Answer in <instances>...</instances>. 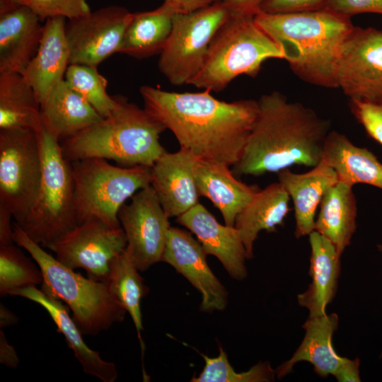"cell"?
<instances>
[{"instance_id": "cell-43", "label": "cell", "mask_w": 382, "mask_h": 382, "mask_svg": "<svg viewBox=\"0 0 382 382\" xmlns=\"http://www.w3.org/2000/svg\"><path fill=\"white\" fill-rule=\"evenodd\" d=\"M12 214L6 209L0 207V245L15 243L13 239Z\"/></svg>"}, {"instance_id": "cell-2", "label": "cell", "mask_w": 382, "mask_h": 382, "mask_svg": "<svg viewBox=\"0 0 382 382\" xmlns=\"http://www.w3.org/2000/svg\"><path fill=\"white\" fill-rule=\"evenodd\" d=\"M236 175L279 173L294 165L313 168L321 161L330 123L313 110L278 91L262 95Z\"/></svg>"}, {"instance_id": "cell-22", "label": "cell", "mask_w": 382, "mask_h": 382, "mask_svg": "<svg viewBox=\"0 0 382 382\" xmlns=\"http://www.w3.org/2000/svg\"><path fill=\"white\" fill-rule=\"evenodd\" d=\"M40 21L25 6L0 15V74H21L26 68L40 43Z\"/></svg>"}, {"instance_id": "cell-18", "label": "cell", "mask_w": 382, "mask_h": 382, "mask_svg": "<svg viewBox=\"0 0 382 382\" xmlns=\"http://www.w3.org/2000/svg\"><path fill=\"white\" fill-rule=\"evenodd\" d=\"M66 23V18L61 16L46 20L37 53L21 73L34 90L40 106L52 91L64 80L69 65Z\"/></svg>"}, {"instance_id": "cell-3", "label": "cell", "mask_w": 382, "mask_h": 382, "mask_svg": "<svg viewBox=\"0 0 382 382\" xmlns=\"http://www.w3.org/2000/svg\"><path fill=\"white\" fill-rule=\"evenodd\" d=\"M255 20L279 45L294 74L303 81L337 88L335 69L342 42L354 28L351 17L325 8L268 14Z\"/></svg>"}, {"instance_id": "cell-4", "label": "cell", "mask_w": 382, "mask_h": 382, "mask_svg": "<svg viewBox=\"0 0 382 382\" xmlns=\"http://www.w3.org/2000/svg\"><path fill=\"white\" fill-rule=\"evenodd\" d=\"M115 98L108 116L59 141L67 160L100 158L125 166L152 167L166 151L159 141L165 125L126 97Z\"/></svg>"}, {"instance_id": "cell-28", "label": "cell", "mask_w": 382, "mask_h": 382, "mask_svg": "<svg viewBox=\"0 0 382 382\" xmlns=\"http://www.w3.org/2000/svg\"><path fill=\"white\" fill-rule=\"evenodd\" d=\"M353 187L337 182L325 192L314 231L329 240L342 255L357 230V204Z\"/></svg>"}, {"instance_id": "cell-19", "label": "cell", "mask_w": 382, "mask_h": 382, "mask_svg": "<svg viewBox=\"0 0 382 382\" xmlns=\"http://www.w3.org/2000/svg\"><path fill=\"white\" fill-rule=\"evenodd\" d=\"M278 182L294 204L295 237L301 238L308 236L314 231L316 210L325 192L338 182L336 173L322 160L303 173L284 169L278 173Z\"/></svg>"}, {"instance_id": "cell-42", "label": "cell", "mask_w": 382, "mask_h": 382, "mask_svg": "<svg viewBox=\"0 0 382 382\" xmlns=\"http://www.w3.org/2000/svg\"><path fill=\"white\" fill-rule=\"evenodd\" d=\"M263 0H222L231 13L255 15Z\"/></svg>"}, {"instance_id": "cell-24", "label": "cell", "mask_w": 382, "mask_h": 382, "mask_svg": "<svg viewBox=\"0 0 382 382\" xmlns=\"http://www.w3.org/2000/svg\"><path fill=\"white\" fill-rule=\"evenodd\" d=\"M196 180L200 196L212 202L230 226H234L237 215L260 190L257 185L238 180L228 166L199 159Z\"/></svg>"}, {"instance_id": "cell-11", "label": "cell", "mask_w": 382, "mask_h": 382, "mask_svg": "<svg viewBox=\"0 0 382 382\" xmlns=\"http://www.w3.org/2000/svg\"><path fill=\"white\" fill-rule=\"evenodd\" d=\"M127 241L122 227L113 228L96 218L76 225L47 248L66 267L82 268L88 277L105 282L111 260L127 247Z\"/></svg>"}, {"instance_id": "cell-31", "label": "cell", "mask_w": 382, "mask_h": 382, "mask_svg": "<svg viewBox=\"0 0 382 382\" xmlns=\"http://www.w3.org/2000/svg\"><path fill=\"white\" fill-rule=\"evenodd\" d=\"M139 269L125 248L110 262L106 283L111 294L130 315L136 328L141 347L143 330L141 301L149 291Z\"/></svg>"}, {"instance_id": "cell-17", "label": "cell", "mask_w": 382, "mask_h": 382, "mask_svg": "<svg viewBox=\"0 0 382 382\" xmlns=\"http://www.w3.org/2000/svg\"><path fill=\"white\" fill-rule=\"evenodd\" d=\"M176 221L197 236L207 255L219 259L231 277L238 280L246 277V252L235 226L221 224L199 202Z\"/></svg>"}, {"instance_id": "cell-14", "label": "cell", "mask_w": 382, "mask_h": 382, "mask_svg": "<svg viewBox=\"0 0 382 382\" xmlns=\"http://www.w3.org/2000/svg\"><path fill=\"white\" fill-rule=\"evenodd\" d=\"M133 13L119 6H109L68 20L65 34L70 51L69 64L98 66L118 53Z\"/></svg>"}, {"instance_id": "cell-21", "label": "cell", "mask_w": 382, "mask_h": 382, "mask_svg": "<svg viewBox=\"0 0 382 382\" xmlns=\"http://www.w3.org/2000/svg\"><path fill=\"white\" fill-rule=\"evenodd\" d=\"M339 325V317L333 313L309 317L303 325L304 337L292 357L275 370L278 378L290 374L294 365L306 361L311 364L320 377L334 376L347 358L339 355L332 345L334 332Z\"/></svg>"}, {"instance_id": "cell-35", "label": "cell", "mask_w": 382, "mask_h": 382, "mask_svg": "<svg viewBox=\"0 0 382 382\" xmlns=\"http://www.w3.org/2000/svg\"><path fill=\"white\" fill-rule=\"evenodd\" d=\"M30 8L41 21L54 17L71 20L91 12L87 0H15Z\"/></svg>"}, {"instance_id": "cell-13", "label": "cell", "mask_w": 382, "mask_h": 382, "mask_svg": "<svg viewBox=\"0 0 382 382\" xmlns=\"http://www.w3.org/2000/svg\"><path fill=\"white\" fill-rule=\"evenodd\" d=\"M151 185L137 191L118 212L126 249L141 272L161 261L170 223Z\"/></svg>"}, {"instance_id": "cell-33", "label": "cell", "mask_w": 382, "mask_h": 382, "mask_svg": "<svg viewBox=\"0 0 382 382\" xmlns=\"http://www.w3.org/2000/svg\"><path fill=\"white\" fill-rule=\"evenodd\" d=\"M64 80L103 117L108 116L115 108V96L108 93V81L98 71V66L69 64Z\"/></svg>"}, {"instance_id": "cell-26", "label": "cell", "mask_w": 382, "mask_h": 382, "mask_svg": "<svg viewBox=\"0 0 382 382\" xmlns=\"http://www.w3.org/2000/svg\"><path fill=\"white\" fill-rule=\"evenodd\" d=\"M290 197L279 183L258 190L237 215L234 226L244 245L247 259L253 257V245L262 231L272 232L282 226L289 213Z\"/></svg>"}, {"instance_id": "cell-10", "label": "cell", "mask_w": 382, "mask_h": 382, "mask_svg": "<svg viewBox=\"0 0 382 382\" xmlns=\"http://www.w3.org/2000/svg\"><path fill=\"white\" fill-rule=\"evenodd\" d=\"M42 157L38 134L0 129V207L20 224L30 211L40 187Z\"/></svg>"}, {"instance_id": "cell-16", "label": "cell", "mask_w": 382, "mask_h": 382, "mask_svg": "<svg viewBox=\"0 0 382 382\" xmlns=\"http://www.w3.org/2000/svg\"><path fill=\"white\" fill-rule=\"evenodd\" d=\"M197 161L190 151L180 148L175 153L165 151L151 167V185L169 218L178 217L199 203Z\"/></svg>"}, {"instance_id": "cell-39", "label": "cell", "mask_w": 382, "mask_h": 382, "mask_svg": "<svg viewBox=\"0 0 382 382\" xmlns=\"http://www.w3.org/2000/svg\"><path fill=\"white\" fill-rule=\"evenodd\" d=\"M222 0H164L163 5L173 15L185 14L206 8Z\"/></svg>"}, {"instance_id": "cell-47", "label": "cell", "mask_w": 382, "mask_h": 382, "mask_svg": "<svg viewBox=\"0 0 382 382\" xmlns=\"http://www.w3.org/2000/svg\"><path fill=\"white\" fill-rule=\"evenodd\" d=\"M381 357H382V352H381Z\"/></svg>"}, {"instance_id": "cell-23", "label": "cell", "mask_w": 382, "mask_h": 382, "mask_svg": "<svg viewBox=\"0 0 382 382\" xmlns=\"http://www.w3.org/2000/svg\"><path fill=\"white\" fill-rule=\"evenodd\" d=\"M308 237L311 281L307 289L297 296V300L300 306L308 311L309 317H316L326 313L327 306L336 294L341 255L333 244L318 232L313 231Z\"/></svg>"}, {"instance_id": "cell-36", "label": "cell", "mask_w": 382, "mask_h": 382, "mask_svg": "<svg viewBox=\"0 0 382 382\" xmlns=\"http://www.w3.org/2000/svg\"><path fill=\"white\" fill-rule=\"evenodd\" d=\"M351 112L369 137L382 145V100H349Z\"/></svg>"}, {"instance_id": "cell-30", "label": "cell", "mask_w": 382, "mask_h": 382, "mask_svg": "<svg viewBox=\"0 0 382 382\" xmlns=\"http://www.w3.org/2000/svg\"><path fill=\"white\" fill-rule=\"evenodd\" d=\"M173 16L163 4L151 11L133 13L118 53L139 59L160 54L170 34Z\"/></svg>"}, {"instance_id": "cell-6", "label": "cell", "mask_w": 382, "mask_h": 382, "mask_svg": "<svg viewBox=\"0 0 382 382\" xmlns=\"http://www.w3.org/2000/svg\"><path fill=\"white\" fill-rule=\"evenodd\" d=\"M282 59L279 45L255 20V15L231 13L214 35L197 74L189 84L221 91L236 77H255L262 64Z\"/></svg>"}, {"instance_id": "cell-20", "label": "cell", "mask_w": 382, "mask_h": 382, "mask_svg": "<svg viewBox=\"0 0 382 382\" xmlns=\"http://www.w3.org/2000/svg\"><path fill=\"white\" fill-rule=\"evenodd\" d=\"M9 295L25 298L38 303L47 311L57 325V331L64 335L69 347L73 350L84 373L103 382L116 381L118 374L115 364L103 360L98 352L91 349L85 343L82 332L60 300L47 295L35 286L14 290Z\"/></svg>"}, {"instance_id": "cell-34", "label": "cell", "mask_w": 382, "mask_h": 382, "mask_svg": "<svg viewBox=\"0 0 382 382\" xmlns=\"http://www.w3.org/2000/svg\"><path fill=\"white\" fill-rule=\"evenodd\" d=\"M205 361L202 371L194 376L191 382H263L273 381L276 371L269 362H259L248 371L237 373L230 364L222 347L219 354L211 358L202 354Z\"/></svg>"}, {"instance_id": "cell-32", "label": "cell", "mask_w": 382, "mask_h": 382, "mask_svg": "<svg viewBox=\"0 0 382 382\" xmlns=\"http://www.w3.org/2000/svg\"><path fill=\"white\" fill-rule=\"evenodd\" d=\"M14 243L0 245V296L14 290L43 282V275L37 265Z\"/></svg>"}, {"instance_id": "cell-37", "label": "cell", "mask_w": 382, "mask_h": 382, "mask_svg": "<svg viewBox=\"0 0 382 382\" xmlns=\"http://www.w3.org/2000/svg\"><path fill=\"white\" fill-rule=\"evenodd\" d=\"M327 2L328 0H263L258 12L277 14L314 11L325 8Z\"/></svg>"}, {"instance_id": "cell-44", "label": "cell", "mask_w": 382, "mask_h": 382, "mask_svg": "<svg viewBox=\"0 0 382 382\" xmlns=\"http://www.w3.org/2000/svg\"><path fill=\"white\" fill-rule=\"evenodd\" d=\"M18 321L17 316L6 308L3 303L0 304V328L11 326Z\"/></svg>"}, {"instance_id": "cell-1", "label": "cell", "mask_w": 382, "mask_h": 382, "mask_svg": "<svg viewBox=\"0 0 382 382\" xmlns=\"http://www.w3.org/2000/svg\"><path fill=\"white\" fill-rule=\"evenodd\" d=\"M144 109L170 129L180 148L197 159L234 166L256 117L257 100H220L204 89L177 93L151 86L139 88Z\"/></svg>"}, {"instance_id": "cell-12", "label": "cell", "mask_w": 382, "mask_h": 382, "mask_svg": "<svg viewBox=\"0 0 382 382\" xmlns=\"http://www.w3.org/2000/svg\"><path fill=\"white\" fill-rule=\"evenodd\" d=\"M335 80L349 99L382 100V30L354 26L341 45Z\"/></svg>"}, {"instance_id": "cell-40", "label": "cell", "mask_w": 382, "mask_h": 382, "mask_svg": "<svg viewBox=\"0 0 382 382\" xmlns=\"http://www.w3.org/2000/svg\"><path fill=\"white\" fill-rule=\"evenodd\" d=\"M19 358L13 346L8 341L4 332L0 329V363L10 369H16L19 364Z\"/></svg>"}, {"instance_id": "cell-9", "label": "cell", "mask_w": 382, "mask_h": 382, "mask_svg": "<svg viewBox=\"0 0 382 382\" xmlns=\"http://www.w3.org/2000/svg\"><path fill=\"white\" fill-rule=\"evenodd\" d=\"M230 14L221 1L173 16L172 30L158 61L160 71L171 84H189L197 74L214 35Z\"/></svg>"}, {"instance_id": "cell-46", "label": "cell", "mask_w": 382, "mask_h": 382, "mask_svg": "<svg viewBox=\"0 0 382 382\" xmlns=\"http://www.w3.org/2000/svg\"><path fill=\"white\" fill-rule=\"evenodd\" d=\"M377 249L378 252L380 253L381 257H382V240L377 245Z\"/></svg>"}, {"instance_id": "cell-8", "label": "cell", "mask_w": 382, "mask_h": 382, "mask_svg": "<svg viewBox=\"0 0 382 382\" xmlns=\"http://www.w3.org/2000/svg\"><path fill=\"white\" fill-rule=\"evenodd\" d=\"M79 224L96 218L120 228L118 212L137 191L151 185V167H120L100 158L71 161Z\"/></svg>"}, {"instance_id": "cell-7", "label": "cell", "mask_w": 382, "mask_h": 382, "mask_svg": "<svg viewBox=\"0 0 382 382\" xmlns=\"http://www.w3.org/2000/svg\"><path fill=\"white\" fill-rule=\"evenodd\" d=\"M37 134L42 157L40 187L28 214L17 224L33 241L47 248L79 221L71 163L64 156L57 138L43 126Z\"/></svg>"}, {"instance_id": "cell-27", "label": "cell", "mask_w": 382, "mask_h": 382, "mask_svg": "<svg viewBox=\"0 0 382 382\" xmlns=\"http://www.w3.org/2000/svg\"><path fill=\"white\" fill-rule=\"evenodd\" d=\"M41 114L42 126L59 141L103 118L65 80L52 91L41 106Z\"/></svg>"}, {"instance_id": "cell-5", "label": "cell", "mask_w": 382, "mask_h": 382, "mask_svg": "<svg viewBox=\"0 0 382 382\" xmlns=\"http://www.w3.org/2000/svg\"><path fill=\"white\" fill-rule=\"evenodd\" d=\"M13 239L40 267L43 275L42 291L66 303L83 335H97L124 320L127 311L111 294L106 282L86 278L62 265L16 223Z\"/></svg>"}, {"instance_id": "cell-38", "label": "cell", "mask_w": 382, "mask_h": 382, "mask_svg": "<svg viewBox=\"0 0 382 382\" xmlns=\"http://www.w3.org/2000/svg\"><path fill=\"white\" fill-rule=\"evenodd\" d=\"M325 8L349 17L364 13L382 14V0H328Z\"/></svg>"}, {"instance_id": "cell-15", "label": "cell", "mask_w": 382, "mask_h": 382, "mask_svg": "<svg viewBox=\"0 0 382 382\" xmlns=\"http://www.w3.org/2000/svg\"><path fill=\"white\" fill-rule=\"evenodd\" d=\"M206 255L201 243L189 232L169 228L161 261L173 267L200 292L201 311H222L227 306L228 292L209 268Z\"/></svg>"}, {"instance_id": "cell-29", "label": "cell", "mask_w": 382, "mask_h": 382, "mask_svg": "<svg viewBox=\"0 0 382 382\" xmlns=\"http://www.w3.org/2000/svg\"><path fill=\"white\" fill-rule=\"evenodd\" d=\"M0 129H42L40 104L21 74H0Z\"/></svg>"}, {"instance_id": "cell-25", "label": "cell", "mask_w": 382, "mask_h": 382, "mask_svg": "<svg viewBox=\"0 0 382 382\" xmlns=\"http://www.w3.org/2000/svg\"><path fill=\"white\" fill-rule=\"evenodd\" d=\"M322 160L335 170L339 182L351 187L363 183L382 190V163L371 151L354 144L344 134L330 132Z\"/></svg>"}, {"instance_id": "cell-41", "label": "cell", "mask_w": 382, "mask_h": 382, "mask_svg": "<svg viewBox=\"0 0 382 382\" xmlns=\"http://www.w3.org/2000/svg\"><path fill=\"white\" fill-rule=\"evenodd\" d=\"M360 361L358 358L350 359L347 358L342 367L333 376L340 382H359Z\"/></svg>"}, {"instance_id": "cell-45", "label": "cell", "mask_w": 382, "mask_h": 382, "mask_svg": "<svg viewBox=\"0 0 382 382\" xmlns=\"http://www.w3.org/2000/svg\"><path fill=\"white\" fill-rule=\"evenodd\" d=\"M19 6L15 0H0V15L11 11Z\"/></svg>"}]
</instances>
